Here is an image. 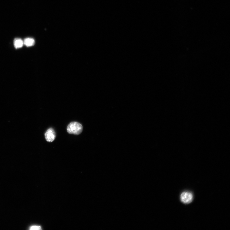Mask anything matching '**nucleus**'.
<instances>
[{"mask_svg": "<svg viewBox=\"0 0 230 230\" xmlns=\"http://www.w3.org/2000/svg\"><path fill=\"white\" fill-rule=\"evenodd\" d=\"M83 127L82 125L76 122H72L68 125L67 132L69 134L78 135L83 131Z\"/></svg>", "mask_w": 230, "mask_h": 230, "instance_id": "1", "label": "nucleus"}, {"mask_svg": "<svg viewBox=\"0 0 230 230\" xmlns=\"http://www.w3.org/2000/svg\"><path fill=\"white\" fill-rule=\"evenodd\" d=\"M45 137L46 140L49 142H52L55 140L56 133L52 128L48 129L45 134Z\"/></svg>", "mask_w": 230, "mask_h": 230, "instance_id": "2", "label": "nucleus"}, {"mask_svg": "<svg viewBox=\"0 0 230 230\" xmlns=\"http://www.w3.org/2000/svg\"><path fill=\"white\" fill-rule=\"evenodd\" d=\"M193 199V195L191 193L184 192L181 195V200L184 204H188L191 202Z\"/></svg>", "mask_w": 230, "mask_h": 230, "instance_id": "3", "label": "nucleus"}, {"mask_svg": "<svg viewBox=\"0 0 230 230\" xmlns=\"http://www.w3.org/2000/svg\"><path fill=\"white\" fill-rule=\"evenodd\" d=\"M24 45V41L20 38H16L14 41V46L16 49L22 47Z\"/></svg>", "mask_w": 230, "mask_h": 230, "instance_id": "4", "label": "nucleus"}, {"mask_svg": "<svg viewBox=\"0 0 230 230\" xmlns=\"http://www.w3.org/2000/svg\"><path fill=\"white\" fill-rule=\"evenodd\" d=\"M24 44L27 47L33 46L35 43V41L34 39L31 38H25L24 41Z\"/></svg>", "mask_w": 230, "mask_h": 230, "instance_id": "5", "label": "nucleus"}, {"mask_svg": "<svg viewBox=\"0 0 230 230\" xmlns=\"http://www.w3.org/2000/svg\"><path fill=\"white\" fill-rule=\"evenodd\" d=\"M41 229V227L40 226H33L31 227L30 228V229L31 230H40Z\"/></svg>", "mask_w": 230, "mask_h": 230, "instance_id": "6", "label": "nucleus"}]
</instances>
